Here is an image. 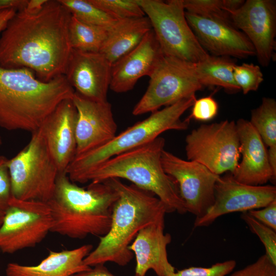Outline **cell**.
<instances>
[{"instance_id": "obj_6", "label": "cell", "mask_w": 276, "mask_h": 276, "mask_svg": "<svg viewBox=\"0 0 276 276\" xmlns=\"http://www.w3.org/2000/svg\"><path fill=\"white\" fill-rule=\"evenodd\" d=\"M196 100L195 95L152 112L147 119L129 127L101 147L76 156L65 173L73 182H79L87 172L106 160L147 144L165 131L185 130L189 122L181 117Z\"/></svg>"}, {"instance_id": "obj_7", "label": "cell", "mask_w": 276, "mask_h": 276, "mask_svg": "<svg viewBox=\"0 0 276 276\" xmlns=\"http://www.w3.org/2000/svg\"><path fill=\"white\" fill-rule=\"evenodd\" d=\"M7 165L13 197L45 202L52 198L59 171L40 128Z\"/></svg>"}, {"instance_id": "obj_8", "label": "cell", "mask_w": 276, "mask_h": 276, "mask_svg": "<svg viewBox=\"0 0 276 276\" xmlns=\"http://www.w3.org/2000/svg\"><path fill=\"white\" fill-rule=\"evenodd\" d=\"M165 56L197 63L209 54L188 23L183 0H137Z\"/></svg>"}, {"instance_id": "obj_29", "label": "cell", "mask_w": 276, "mask_h": 276, "mask_svg": "<svg viewBox=\"0 0 276 276\" xmlns=\"http://www.w3.org/2000/svg\"><path fill=\"white\" fill-rule=\"evenodd\" d=\"M185 11L200 17L232 22L223 9L222 0H183Z\"/></svg>"}, {"instance_id": "obj_24", "label": "cell", "mask_w": 276, "mask_h": 276, "mask_svg": "<svg viewBox=\"0 0 276 276\" xmlns=\"http://www.w3.org/2000/svg\"><path fill=\"white\" fill-rule=\"evenodd\" d=\"M236 63L228 57L209 55L205 59L192 63V68L200 84L204 86H217L229 93L240 90L234 78Z\"/></svg>"}, {"instance_id": "obj_35", "label": "cell", "mask_w": 276, "mask_h": 276, "mask_svg": "<svg viewBox=\"0 0 276 276\" xmlns=\"http://www.w3.org/2000/svg\"><path fill=\"white\" fill-rule=\"evenodd\" d=\"M8 160L6 157L0 155V215L3 216L9 207L12 196Z\"/></svg>"}, {"instance_id": "obj_3", "label": "cell", "mask_w": 276, "mask_h": 276, "mask_svg": "<svg viewBox=\"0 0 276 276\" xmlns=\"http://www.w3.org/2000/svg\"><path fill=\"white\" fill-rule=\"evenodd\" d=\"M104 181L118 195L112 208L110 227L106 235L99 237L98 246L83 263L90 267L106 262L124 266L133 259L134 255L128 247L139 231L165 218L167 210L163 202L150 192L133 184L126 185L118 178Z\"/></svg>"}, {"instance_id": "obj_19", "label": "cell", "mask_w": 276, "mask_h": 276, "mask_svg": "<svg viewBox=\"0 0 276 276\" xmlns=\"http://www.w3.org/2000/svg\"><path fill=\"white\" fill-rule=\"evenodd\" d=\"M77 116L72 99L65 100L47 117L40 128L59 173L65 172L76 155Z\"/></svg>"}, {"instance_id": "obj_17", "label": "cell", "mask_w": 276, "mask_h": 276, "mask_svg": "<svg viewBox=\"0 0 276 276\" xmlns=\"http://www.w3.org/2000/svg\"><path fill=\"white\" fill-rule=\"evenodd\" d=\"M185 15L200 45L215 56L246 58L256 56L251 42L232 23L200 17L186 11Z\"/></svg>"}, {"instance_id": "obj_13", "label": "cell", "mask_w": 276, "mask_h": 276, "mask_svg": "<svg viewBox=\"0 0 276 276\" xmlns=\"http://www.w3.org/2000/svg\"><path fill=\"white\" fill-rule=\"evenodd\" d=\"M275 200V186L242 183L230 173L220 176L215 186L213 204L204 215L195 219L194 227L208 226L222 215L260 209Z\"/></svg>"}, {"instance_id": "obj_39", "label": "cell", "mask_w": 276, "mask_h": 276, "mask_svg": "<svg viewBox=\"0 0 276 276\" xmlns=\"http://www.w3.org/2000/svg\"><path fill=\"white\" fill-rule=\"evenodd\" d=\"M17 11L14 9H7L0 11V32L6 28L8 21L13 17Z\"/></svg>"}, {"instance_id": "obj_15", "label": "cell", "mask_w": 276, "mask_h": 276, "mask_svg": "<svg viewBox=\"0 0 276 276\" xmlns=\"http://www.w3.org/2000/svg\"><path fill=\"white\" fill-rule=\"evenodd\" d=\"M72 101L77 112L75 156L101 147L116 136L117 125L107 101L91 100L75 92Z\"/></svg>"}, {"instance_id": "obj_36", "label": "cell", "mask_w": 276, "mask_h": 276, "mask_svg": "<svg viewBox=\"0 0 276 276\" xmlns=\"http://www.w3.org/2000/svg\"><path fill=\"white\" fill-rule=\"evenodd\" d=\"M248 212L254 218L276 231V200L261 209L252 210Z\"/></svg>"}, {"instance_id": "obj_22", "label": "cell", "mask_w": 276, "mask_h": 276, "mask_svg": "<svg viewBox=\"0 0 276 276\" xmlns=\"http://www.w3.org/2000/svg\"><path fill=\"white\" fill-rule=\"evenodd\" d=\"M91 244L60 251L50 250L48 256L37 265H24L11 262L6 268L7 276H71L89 269L84 258L93 249Z\"/></svg>"}, {"instance_id": "obj_5", "label": "cell", "mask_w": 276, "mask_h": 276, "mask_svg": "<svg viewBox=\"0 0 276 276\" xmlns=\"http://www.w3.org/2000/svg\"><path fill=\"white\" fill-rule=\"evenodd\" d=\"M165 139L158 136L141 146L116 155L87 172L79 183H100L110 178L129 180L157 196L167 213L187 212L175 180L164 171L161 161Z\"/></svg>"}, {"instance_id": "obj_25", "label": "cell", "mask_w": 276, "mask_h": 276, "mask_svg": "<svg viewBox=\"0 0 276 276\" xmlns=\"http://www.w3.org/2000/svg\"><path fill=\"white\" fill-rule=\"evenodd\" d=\"M107 30L84 23L72 16L68 34L72 49L86 52H100Z\"/></svg>"}, {"instance_id": "obj_20", "label": "cell", "mask_w": 276, "mask_h": 276, "mask_svg": "<svg viewBox=\"0 0 276 276\" xmlns=\"http://www.w3.org/2000/svg\"><path fill=\"white\" fill-rule=\"evenodd\" d=\"M239 139L241 162L231 173L238 181L249 185H264L275 180L269 164L268 151L259 133L249 121L239 119L236 123Z\"/></svg>"}, {"instance_id": "obj_18", "label": "cell", "mask_w": 276, "mask_h": 276, "mask_svg": "<svg viewBox=\"0 0 276 276\" xmlns=\"http://www.w3.org/2000/svg\"><path fill=\"white\" fill-rule=\"evenodd\" d=\"M164 56L151 29L136 47L112 64L109 88L117 93L131 90L141 78L150 77Z\"/></svg>"}, {"instance_id": "obj_33", "label": "cell", "mask_w": 276, "mask_h": 276, "mask_svg": "<svg viewBox=\"0 0 276 276\" xmlns=\"http://www.w3.org/2000/svg\"><path fill=\"white\" fill-rule=\"evenodd\" d=\"M192 107L191 113L186 119L189 122L192 119L201 121L211 120L217 115L218 110V103L212 96L196 99Z\"/></svg>"}, {"instance_id": "obj_1", "label": "cell", "mask_w": 276, "mask_h": 276, "mask_svg": "<svg viewBox=\"0 0 276 276\" xmlns=\"http://www.w3.org/2000/svg\"><path fill=\"white\" fill-rule=\"evenodd\" d=\"M72 15L59 0H48L35 13L18 11L0 37V67L27 68L48 82L65 73L72 50Z\"/></svg>"}, {"instance_id": "obj_16", "label": "cell", "mask_w": 276, "mask_h": 276, "mask_svg": "<svg viewBox=\"0 0 276 276\" xmlns=\"http://www.w3.org/2000/svg\"><path fill=\"white\" fill-rule=\"evenodd\" d=\"M111 70V64L101 53L72 49L64 75L75 93L91 100L105 102Z\"/></svg>"}, {"instance_id": "obj_21", "label": "cell", "mask_w": 276, "mask_h": 276, "mask_svg": "<svg viewBox=\"0 0 276 276\" xmlns=\"http://www.w3.org/2000/svg\"><path fill=\"white\" fill-rule=\"evenodd\" d=\"M164 228L165 218L158 220L141 229L129 246L136 259L135 275L145 276L153 270L157 276H166L175 271L167 250L171 236Z\"/></svg>"}, {"instance_id": "obj_31", "label": "cell", "mask_w": 276, "mask_h": 276, "mask_svg": "<svg viewBox=\"0 0 276 276\" xmlns=\"http://www.w3.org/2000/svg\"><path fill=\"white\" fill-rule=\"evenodd\" d=\"M241 217L250 230L259 238L264 246L265 254L276 265V231L254 218L248 212H242Z\"/></svg>"}, {"instance_id": "obj_2", "label": "cell", "mask_w": 276, "mask_h": 276, "mask_svg": "<svg viewBox=\"0 0 276 276\" xmlns=\"http://www.w3.org/2000/svg\"><path fill=\"white\" fill-rule=\"evenodd\" d=\"M74 93L64 75L44 82L27 68L0 67V127L32 133Z\"/></svg>"}, {"instance_id": "obj_28", "label": "cell", "mask_w": 276, "mask_h": 276, "mask_svg": "<svg viewBox=\"0 0 276 276\" xmlns=\"http://www.w3.org/2000/svg\"><path fill=\"white\" fill-rule=\"evenodd\" d=\"M89 1L118 20L146 16L137 0H89Z\"/></svg>"}, {"instance_id": "obj_30", "label": "cell", "mask_w": 276, "mask_h": 276, "mask_svg": "<svg viewBox=\"0 0 276 276\" xmlns=\"http://www.w3.org/2000/svg\"><path fill=\"white\" fill-rule=\"evenodd\" d=\"M233 74L236 83L244 95L256 91L264 80L260 66L252 63L236 64Z\"/></svg>"}, {"instance_id": "obj_27", "label": "cell", "mask_w": 276, "mask_h": 276, "mask_svg": "<svg viewBox=\"0 0 276 276\" xmlns=\"http://www.w3.org/2000/svg\"><path fill=\"white\" fill-rule=\"evenodd\" d=\"M78 20L108 30L118 20L91 4L89 0H59Z\"/></svg>"}, {"instance_id": "obj_42", "label": "cell", "mask_w": 276, "mask_h": 276, "mask_svg": "<svg viewBox=\"0 0 276 276\" xmlns=\"http://www.w3.org/2000/svg\"><path fill=\"white\" fill-rule=\"evenodd\" d=\"M3 218H4V216L0 215V226L3 222Z\"/></svg>"}, {"instance_id": "obj_43", "label": "cell", "mask_w": 276, "mask_h": 276, "mask_svg": "<svg viewBox=\"0 0 276 276\" xmlns=\"http://www.w3.org/2000/svg\"><path fill=\"white\" fill-rule=\"evenodd\" d=\"M2 141L1 137L0 136V146L2 145Z\"/></svg>"}, {"instance_id": "obj_12", "label": "cell", "mask_w": 276, "mask_h": 276, "mask_svg": "<svg viewBox=\"0 0 276 276\" xmlns=\"http://www.w3.org/2000/svg\"><path fill=\"white\" fill-rule=\"evenodd\" d=\"M161 161L165 172L177 183L187 212L196 218L204 215L214 203L215 186L220 175L200 163L181 159L165 149Z\"/></svg>"}, {"instance_id": "obj_32", "label": "cell", "mask_w": 276, "mask_h": 276, "mask_svg": "<svg viewBox=\"0 0 276 276\" xmlns=\"http://www.w3.org/2000/svg\"><path fill=\"white\" fill-rule=\"evenodd\" d=\"M236 265V262L230 260L216 263L209 267H189L166 276H225L233 270Z\"/></svg>"}, {"instance_id": "obj_38", "label": "cell", "mask_w": 276, "mask_h": 276, "mask_svg": "<svg viewBox=\"0 0 276 276\" xmlns=\"http://www.w3.org/2000/svg\"><path fill=\"white\" fill-rule=\"evenodd\" d=\"M28 0H0V11L7 9H14L16 11L23 10Z\"/></svg>"}, {"instance_id": "obj_9", "label": "cell", "mask_w": 276, "mask_h": 276, "mask_svg": "<svg viewBox=\"0 0 276 276\" xmlns=\"http://www.w3.org/2000/svg\"><path fill=\"white\" fill-rule=\"evenodd\" d=\"M186 143L188 160L202 164L217 175L233 173L238 165L240 143L234 121L202 124L186 136Z\"/></svg>"}, {"instance_id": "obj_10", "label": "cell", "mask_w": 276, "mask_h": 276, "mask_svg": "<svg viewBox=\"0 0 276 276\" xmlns=\"http://www.w3.org/2000/svg\"><path fill=\"white\" fill-rule=\"evenodd\" d=\"M149 77L147 90L133 109L134 116L172 105L195 95L203 87L195 76L192 62L165 55Z\"/></svg>"}, {"instance_id": "obj_34", "label": "cell", "mask_w": 276, "mask_h": 276, "mask_svg": "<svg viewBox=\"0 0 276 276\" xmlns=\"http://www.w3.org/2000/svg\"><path fill=\"white\" fill-rule=\"evenodd\" d=\"M230 276H276V265L265 254L254 263L234 272Z\"/></svg>"}, {"instance_id": "obj_41", "label": "cell", "mask_w": 276, "mask_h": 276, "mask_svg": "<svg viewBox=\"0 0 276 276\" xmlns=\"http://www.w3.org/2000/svg\"><path fill=\"white\" fill-rule=\"evenodd\" d=\"M244 0H222L223 9L226 12L235 11L244 4Z\"/></svg>"}, {"instance_id": "obj_11", "label": "cell", "mask_w": 276, "mask_h": 276, "mask_svg": "<svg viewBox=\"0 0 276 276\" xmlns=\"http://www.w3.org/2000/svg\"><path fill=\"white\" fill-rule=\"evenodd\" d=\"M53 219L47 202L11 196L0 226V250L13 254L34 247L51 232Z\"/></svg>"}, {"instance_id": "obj_23", "label": "cell", "mask_w": 276, "mask_h": 276, "mask_svg": "<svg viewBox=\"0 0 276 276\" xmlns=\"http://www.w3.org/2000/svg\"><path fill=\"white\" fill-rule=\"evenodd\" d=\"M152 29L146 16L118 19L107 30L100 53L111 64L129 52Z\"/></svg>"}, {"instance_id": "obj_4", "label": "cell", "mask_w": 276, "mask_h": 276, "mask_svg": "<svg viewBox=\"0 0 276 276\" xmlns=\"http://www.w3.org/2000/svg\"><path fill=\"white\" fill-rule=\"evenodd\" d=\"M118 197L105 181L90 182L85 189L72 182L65 172L59 173L53 196L47 202L53 219L51 232L74 239L104 236L110 229Z\"/></svg>"}, {"instance_id": "obj_37", "label": "cell", "mask_w": 276, "mask_h": 276, "mask_svg": "<svg viewBox=\"0 0 276 276\" xmlns=\"http://www.w3.org/2000/svg\"><path fill=\"white\" fill-rule=\"evenodd\" d=\"M71 276H116L104 265H97L89 269L78 272ZM134 276H137L134 275Z\"/></svg>"}, {"instance_id": "obj_26", "label": "cell", "mask_w": 276, "mask_h": 276, "mask_svg": "<svg viewBox=\"0 0 276 276\" xmlns=\"http://www.w3.org/2000/svg\"><path fill=\"white\" fill-rule=\"evenodd\" d=\"M250 124L269 148L276 147V101L263 97L262 103L251 112Z\"/></svg>"}, {"instance_id": "obj_40", "label": "cell", "mask_w": 276, "mask_h": 276, "mask_svg": "<svg viewBox=\"0 0 276 276\" xmlns=\"http://www.w3.org/2000/svg\"><path fill=\"white\" fill-rule=\"evenodd\" d=\"M48 0H28L26 7L23 9L28 13H35L40 11Z\"/></svg>"}, {"instance_id": "obj_14", "label": "cell", "mask_w": 276, "mask_h": 276, "mask_svg": "<svg viewBox=\"0 0 276 276\" xmlns=\"http://www.w3.org/2000/svg\"><path fill=\"white\" fill-rule=\"evenodd\" d=\"M228 13L233 26L242 30L253 45L259 63L267 66L275 47V1L247 0Z\"/></svg>"}]
</instances>
